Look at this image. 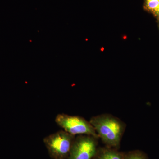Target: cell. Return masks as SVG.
Segmentation results:
<instances>
[{"instance_id":"obj_1","label":"cell","mask_w":159,"mask_h":159,"mask_svg":"<svg viewBox=\"0 0 159 159\" xmlns=\"http://www.w3.org/2000/svg\"><path fill=\"white\" fill-rule=\"evenodd\" d=\"M89 122L105 146L119 149L126 129L125 122L110 114L94 116Z\"/></svg>"},{"instance_id":"obj_2","label":"cell","mask_w":159,"mask_h":159,"mask_svg":"<svg viewBox=\"0 0 159 159\" xmlns=\"http://www.w3.org/2000/svg\"><path fill=\"white\" fill-rule=\"evenodd\" d=\"M76 136L61 130L44 138L43 143L53 159H68Z\"/></svg>"},{"instance_id":"obj_3","label":"cell","mask_w":159,"mask_h":159,"mask_svg":"<svg viewBox=\"0 0 159 159\" xmlns=\"http://www.w3.org/2000/svg\"><path fill=\"white\" fill-rule=\"evenodd\" d=\"M55 122L63 130L73 135H87L99 139L93 126L82 117L59 114L56 116Z\"/></svg>"},{"instance_id":"obj_4","label":"cell","mask_w":159,"mask_h":159,"mask_svg":"<svg viewBox=\"0 0 159 159\" xmlns=\"http://www.w3.org/2000/svg\"><path fill=\"white\" fill-rule=\"evenodd\" d=\"M98 140L87 135L76 137L68 159H93L98 149Z\"/></svg>"},{"instance_id":"obj_5","label":"cell","mask_w":159,"mask_h":159,"mask_svg":"<svg viewBox=\"0 0 159 159\" xmlns=\"http://www.w3.org/2000/svg\"><path fill=\"white\" fill-rule=\"evenodd\" d=\"M124 156L125 152L105 146L103 147H98L93 159H124Z\"/></svg>"},{"instance_id":"obj_6","label":"cell","mask_w":159,"mask_h":159,"mask_svg":"<svg viewBox=\"0 0 159 159\" xmlns=\"http://www.w3.org/2000/svg\"><path fill=\"white\" fill-rule=\"evenodd\" d=\"M124 159H148L144 152L139 150L130 151L125 152Z\"/></svg>"},{"instance_id":"obj_7","label":"cell","mask_w":159,"mask_h":159,"mask_svg":"<svg viewBox=\"0 0 159 159\" xmlns=\"http://www.w3.org/2000/svg\"><path fill=\"white\" fill-rule=\"evenodd\" d=\"M159 0H146L145 7L147 10L152 12L158 7Z\"/></svg>"},{"instance_id":"obj_8","label":"cell","mask_w":159,"mask_h":159,"mask_svg":"<svg viewBox=\"0 0 159 159\" xmlns=\"http://www.w3.org/2000/svg\"><path fill=\"white\" fill-rule=\"evenodd\" d=\"M153 14L157 16H159V6L155 10L153 11Z\"/></svg>"}]
</instances>
